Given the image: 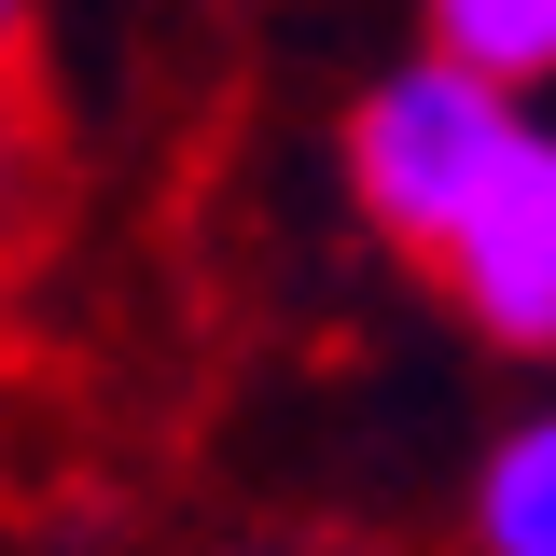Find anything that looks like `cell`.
Masks as SVG:
<instances>
[{
    "instance_id": "6da1fadb",
    "label": "cell",
    "mask_w": 556,
    "mask_h": 556,
    "mask_svg": "<svg viewBox=\"0 0 556 556\" xmlns=\"http://www.w3.org/2000/svg\"><path fill=\"white\" fill-rule=\"evenodd\" d=\"M515 126H529V84H501V70L473 56H404L362 112H348V195L376 208V237H404V251H431L459 208H473V181L515 153Z\"/></svg>"
},
{
    "instance_id": "7a4b0ae2",
    "label": "cell",
    "mask_w": 556,
    "mask_h": 556,
    "mask_svg": "<svg viewBox=\"0 0 556 556\" xmlns=\"http://www.w3.org/2000/svg\"><path fill=\"white\" fill-rule=\"evenodd\" d=\"M431 265H445V292H459V320H473L486 348H529L556 334V139L515 126V153L473 181V208L431 237Z\"/></svg>"
},
{
    "instance_id": "3957f363",
    "label": "cell",
    "mask_w": 556,
    "mask_h": 556,
    "mask_svg": "<svg viewBox=\"0 0 556 556\" xmlns=\"http://www.w3.org/2000/svg\"><path fill=\"white\" fill-rule=\"evenodd\" d=\"M473 556H556V431L515 417L473 459Z\"/></svg>"
},
{
    "instance_id": "277c9868",
    "label": "cell",
    "mask_w": 556,
    "mask_h": 556,
    "mask_svg": "<svg viewBox=\"0 0 556 556\" xmlns=\"http://www.w3.org/2000/svg\"><path fill=\"white\" fill-rule=\"evenodd\" d=\"M431 42L501 70V84H543L556 70V0H431Z\"/></svg>"
},
{
    "instance_id": "5b68a950",
    "label": "cell",
    "mask_w": 556,
    "mask_h": 556,
    "mask_svg": "<svg viewBox=\"0 0 556 556\" xmlns=\"http://www.w3.org/2000/svg\"><path fill=\"white\" fill-rule=\"evenodd\" d=\"M14 223H28V126H14V84H0V251H14Z\"/></svg>"
},
{
    "instance_id": "8992f818",
    "label": "cell",
    "mask_w": 556,
    "mask_h": 556,
    "mask_svg": "<svg viewBox=\"0 0 556 556\" xmlns=\"http://www.w3.org/2000/svg\"><path fill=\"white\" fill-rule=\"evenodd\" d=\"M14 42H28V0H0V56H14Z\"/></svg>"
}]
</instances>
